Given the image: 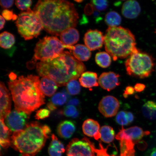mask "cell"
Instances as JSON below:
<instances>
[{
  "mask_svg": "<svg viewBox=\"0 0 156 156\" xmlns=\"http://www.w3.org/2000/svg\"><path fill=\"white\" fill-rule=\"evenodd\" d=\"M34 11L41 21L45 30L56 36L66 29L75 28L79 18L73 4L64 0L39 1Z\"/></svg>",
  "mask_w": 156,
  "mask_h": 156,
  "instance_id": "1",
  "label": "cell"
},
{
  "mask_svg": "<svg viewBox=\"0 0 156 156\" xmlns=\"http://www.w3.org/2000/svg\"><path fill=\"white\" fill-rule=\"evenodd\" d=\"M85 66L72 55L63 51L57 57L37 64V73L41 77L53 80L58 87L67 85L72 80H77L86 70Z\"/></svg>",
  "mask_w": 156,
  "mask_h": 156,
  "instance_id": "2",
  "label": "cell"
},
{
  "mask_svg": "<svg viewBox=\"0 0 156 156\" xmlns=\"http://www.w3.org/2000/svg\"><path fill=\"white\" fill-rule=\"evenodd\" d=\"M40 82L38 76L33 75L21 76L9 82L16 110L30 115L44 104V95L40 89Z\"/></svg>",
  "mask_w": 156,
  "mask_h": 156,
  "instance_id": "3",
  "label": "cell"
},
{
  "mask_svg": "<svg viewBox=\"0 0 156 156\" xmlns=\"http://www.w3.org/2000/svg\"><path fill=\"white\" fill-rule=\"evenodd\" d=\"M51 132L48 126L28 123L23 129L13 132L10 146L22 156H35L44 147Z\"/></svg>",
  "mask_w": 156,
  "mask_h": 156,
  "instance_id": "4",
  "label": "cell"
},
{
  "mask_svg": "<svg viewBox=\"0 0 156 156\" xmlns=\"http://www.w3.org/2000/svg\"><path fill=\"white\" fill-rule=\"evenodd\" d=\"M105 50L114 61L124 58L139 51L135 36L128 29L121 27H109L104 36Z\"/></svg>",
  "mask_w": 156,
  "mask_h": 156,
  "instance_id": "5",
  "label": "cell"
},
{
  "mask_svg": "<svg viewBox=\"0 0 156 156\" xmlns=\"http://www.w3.org/2000/svg\"><path fill=\"white\" fill-rule=\"evenodd\" d=\"M155 63L151 55L140 51L133 54L126 62L127 73L132 77L144 79L154 71Z\"/></svg>",
  "mask_w": 156,
  "mask_h": 156,
  "instance_id": "6",
  "label": "cell"
},
{
  "mask_svg": "<svg viewBox=\"0 0 156 156\" xmlns=\"http://www.w3.org/2000/svg\"><path fill=\"white\" fill-rule=\"evenodd\" d=\"M73 46L64 44L57 37L46 36L37 42L34 49V59L41 61L52 59L57 57L63 51L64 49L73 50Z\"/></svg>",
  "mask_w": 156,
  "mask_h": 156,
  "instance_id": "7",
  "label": "cell"
},
{
  "mask_svg": "<svg viewBox=\"0 0 156 156\" xmlns=\"http://www.w3.org/2000/svg\"><path fill=\"white\" fill-rule=\"evenodd\" d=\"M15 23L19 34L25 40L37 37L44 29L40 18L30 9L20 13Z\"/></svg>",
  "mask_w": 156,
  "mask_h": 156,
  "instance_id": "8",
  "label": "cell"
},
{
  "mask_svg": "<svg viewBox=\"0 0 156 156\" xmlns=\"http://www.w3.org/2000/svg\"><path fill=\"white\" fill-rule=\"evenodd\" d=\"M95 146L88 138H74L66 148V156H95Z\"/></svg>",
  "mask_w": 156,
  "mask_h": 156,
  "instance_id": "9",
  "label": "cell"
},
{
  "mask_svg": "<svg viewBox=\"0 0 156 156\" xmlns=\"http://www.w3.org/2000/svg\"><path fill=\"white\" fill-rule=\"evenodd\" d=\"M30 115L16 109L11 111L5 119L6 125L12 132L20 131L24 129L27 125Z\"/></svg>",
  "mask_w": 156,
  "mask_h": 156,
  "instance_id": "10",
  "label": "cell"
},
{
  "mask_svg": "<svg viewBox=\"0 0 156 156\" xmlns=\"http://www.w3.org/2000/svg\"><path fill=\"white\" fill-rule=\"evenodd\" d=\"M120 107V103L115 97L107 95L101 99L98 105V110L106 118L115 116Z\"/></svg>",
  "mask_w": 156,
  "mask_h": 156,
  "instance_id": "11",
  "label": "cell"
},
{
  "mask_svg": "<svg viewBox=\"0 0 156 156\" xmlns=\"http://www.w3.org/2000/svg\"><path fill=\"white\" fill-rule=\"evenodd\" d=\"M150 134L149 131H144L142 128L137 126L127 129H124L122 126V129L116 134L115 138L120 141L122 140H130L135 144L139 142L144 136Z\"/></svg>",
  "mask_w": 156,
  "mask_h": 156,
  "instance_id": "12",
  "label": "cell"
},
{
  "mask_svg": "<svg viewBox=\"0 0 156 156\" xmlns=\"http://www.w3.org/2000/svg\"><path fill=\"white\" fill-rule=\"evenodd\" d=\"M84 41L85 45L90 51L98 50L102 47L104 36L97 30H89L85 34Z\"/></svg>",
  "mask_w": 156,
  "mask_h": 156,
  "instance_id": "13",
  "label": "cell"
},
{
  "mask_svg": "<svg viewBox=\"0 0 156 156\" xmlns=\"http://www.w3.org/2000/svg\"><path fill=\"white\" fill-rule=\"evenodd\" d=\"M120 75L112 72L103 73L99 77V85L103 89L110 91L120 84Z\"/></svg>",
  "mask_w": 156,
  "mask_h": 156,
  "instance_id": "14",
  "label": "cell"
},
{
  "mask_svg": "<svg viewBox=\"0 0 156 156\" xmlns=\"http://www.w3.org/2000/svg\"><path fill=\"white\" fill-rule=\"evenodd\" d=\"M1 90V118L4 119L11 112V98L8 90L4 83H0Z\"/></svg>",
  "mask_w": 156,
  "mask_h": 156,
  "instance_id": "15",
  "label": "cell"
},
{
  "mask_svg": "<svg viewBox=\"0 0 156 156\" xmlns=\"http://www.w3.org/2000/svg\"><path fill=\"white\" fill-rule=\"evenodd\" d=\"M141 12L139 3L135 1H128L122 5V12L126 18L134 19L136 18Z\"/></svg>",
  "mask_w": 156,
  "mask_h": 156,
  "instance_id": "16",
  "label": "cell"
},
{
  "mask_svg": "<svg viewBox=\"0 0 156 156\" xmlns=\"http://www.w3.org/2000/svg\"><path fill=\"white\" fill-rule=\"evenodd\" d=\"M82 129L84 134L87 136L98 140L101 138L100 125L97 121L88 119L84 122Z\"/></svg>",
  "mask_w": 156,
  "mask_h": 156,
  "instance_id": "17",
  "label": "cell"
},
{
  "mask_svg": "<svg viewBox=\"0 0 156 156\" xmlns=\"http://www.w3.org/2000/svg\"><path fill=\"white\" fill-rule=\"evenodd\" d=\"M60 37V41L64 44L68 46H73L79 41V33L76 29L70 28L62 32Z\"/></svg>",
  "mask_w": 156,
  "mask_h": 156,
  "instance_id": "18",
  "label": "cell"
},
{
  "mask_svg": "<svg viewBox=\"0 0 156 156\" xmlns=\"http://www.w3.org/2000/svg\"><path fill=\"white\" fill-rule=\"evenodd\" d=\"M76 130V126L73 122L64 121L58 124L57 132L60 137L67 139L71 138Z\"/></svg>",
  "mask_w": 156,
  "mask_h": 156,
  "instance_id": "19",
  "label": "cell"
},
{
  "mask_svg": "<svg viewBox=\"0 0 156 156\" xmlns=\"http://www.w3.org/2000/svg\"><path fill=\"white\" fill-rule=\"evenodd\" d=\"M98 80L97 74L90 71L84 72L79 79L81 86L87 88L98 87Z\"/></svg>",
  "mask_w": 156,
  "mask_h": 156,
  "instance_id": "20",
  "label": "cell"
},
{
  "mask_svg": "<svg viewBox=\"0 0 156 156\" xmlns=\"http://www.w3.org/2000/svg\"><path fill=\"white\" fill-rule=\"evenodd\" d=\"M58 87L55 82L48 77H43L40 80V89L44 95L47 96H53L57 90Z\"/></svg>",
  "mask_w": 156,
  "mask_h": 156,
  "instance_id": "21",
  "label": "cell"
},
{
  "mask_svg": "<svg viewBox=\"0 0 156 156\" xmlns=\"http://www.w3.org/2000/svg\"><path fill=\"white\" fill-rule=\"evenodd\" d=\"M12 133V132L6 125L5 119L1 118L0 144L3 149H7L11 146Z\"/></svg>",
  "mask_w": 156,
  "mask_h": 156,
  "instance_id": "22",
  "label": "cell"
},
{
  "mask_svg": "<svg viewBox=\"0 0 156 156\" xmlns=\"http://www.w3.org/2000/svg\"><path fill=\"white\" fill-rule=\"evenodd\" d=\"M72 51L74 57L80 61H87L91 58V51L85 45H76Z\"/></svg>",
  "mask_w": 156,
  "mask_h": 156,
  "instance_id": "23",
  "label": "cell"
},
{
  "mask_svg": "<svg viewBox=\"0 0 156 156\" xmlns=\"http://www.w3.org/2000/svg\"><path fill=\"white\" fill-rule=\"evenodd\" d=\"M65 151L63 144L54 134H52L51 141L48 148L50 156H62Z\"/></svg>",
  "mask_w": 156,
  "mask_h": 156,
  "instance_id": "24",
  "label": "cell"
},
{
  "mask_svg": "<svg viewBox=\"0 0 156 156\" xmlns=\"http://www.w3.org/2000/svg\"><path fill=\"white\" fill-rule=\"evenodd\" d=\"M142 112L144 116L149 120L156 119V102L151 101L146 102L142 107Z\"/></svg>",
  "mask_w": 156,
  "mask_h": 156,
  "instance_id": "25",
  "label": "cell"
},
{
  "mask_svg": "<svg viewBox=\"0 0 156 156\" xmlns=\"http://www.w3.org/2000/svg\"><path fill=\"white\" fill-rule=\"evenodd\" d=\"M134 142L130 140H120V156H134Z\"/></svg>",
  "mask_w": 156,
  "mask_h": 156,
  "instance_id": "26",
  "label": "cell"
},
{
  "mask_svg": "<svg viewBox=\"0 0 156 156\" xmlns=\"http://www.w3.org/2000/svg\"><path fill=\"white\" fill-rule=\"evenodd\" d=\"M101 139L106 143H110L114 140L115 131L112 127L108 126H103L100 130Z\"/></svg>",
  "mask_w": 156,
  "mask_h": 156,
  "instance_id": "27",
  "label": "cell"
},
{
  "mask_svg": "<svg viewBox=\"0 0 156 156\" xmlns=\"http://www.w3.org/2000/svg\"><path fill=\"white\" fill-rule=\"evenodd\" d=\"M15 37L10 33L4 32L0 34V46L3 48H10L15 44Z\"/></svg>",
  "mask_w": 156,
  "mask_h": 156,
  "instance_id": "28",
  "label": "cell"
},
{
  "mask_svg": "<svg viewBox=\"0 0 156 156\" xmlns=\"http://www.w3.org/2000/svg\"><path fill=\"white\" fill-rule=\"evenodd\" d=\"M111 56L110 55L106 52H98L95 55V62L99 67L107 68L110 66L112 63Z\"/></svg>",
  "mask_w": 156,
  "mask_h": 156,
  "instance_id": "29",
  "label": "cell"
},
{
  "mask_svg": "<svg viewBox=\"0 0 156 156\" xmlns=\"http://www.w3.org/2000/svg\"><path fill=\"white\" fill-rule=\"evenodd\" d=\"M105 22L109 27H118L121 23V17L116 12L110 11L105 16Z\"/></svg>",
  "mask_w": 156,
  "mask_h": 156,
  "instance_id": "30",
  "label": "cell"
},
{
  "mask_svg": "<svg viewBox=\"0 0 156 156\" xmlns=\"http://www.w3.org/2000/svg\"><path fill=\"white\" fill-rule=\"evenodd\" d=\"M80 84L77 80H73L70 81L67 84V89L70 95H76L80 92Z\"/></svg>",
  "mask_w": 156,
  "mask_h": 156,
  "instance_id": "31",
  "label": "cell"
},
{
  "mask_svg": "<svg viewBox=\"0 0 156 156\" xmlns=\"http://www.w3.org/2000/svg\"><path fill=\"white\" fill-rule=\"evenodd\" d=\"M67 97L64 93H58L54 94L51 99V102L55 106H62L65 104Z\"/></svg>",
  "mask_w": 156,
  "mask_h": 156,
  "instance_id": "32",
  "label": "cell"
},
{
  "mask_svg": "<svg viewBox=\"0 0 156 156\" xmlns=\"http://www.w3.org/2000/svg\"><path fill=\"white\" fill-rule=\"evenodd\" d=\"M116 121L119 124L122 126L128 125L129 124L128 122L126 112L121 111L117 114Z\"/></svg>",
  "mask_w": 156,
  "mask_h": 156,
  "instance_id": "33",
  "label": "cell"
},
{
  "mask_svg": "<svg viewBox=\"0 0 156 156\" xmlns=\"http://www.w3.org/2000/svg\"><path fill=\"white\" fill-rule=\"evenodd\" d=\"M91 3L96 10L100 11H105L108 7V2L107 1H92Z\"/></svg>",
  "mask_w": 156,
  "mask_h": 156,
  "instance_id": "34",
  "label": "cell"
},
{
  "mask_svg": "<svg viewBox=\"0 0 156 156\" xmlns=\"http://www.w3.org/2000/svg\"><path fill=\"white\" fill-rule=\"evenodd\" d=\"M63 113L64 115L67 117L75 118L78 116V112L76 108L73 105H67L64 108Z\"/></svg>",
  "mask_w": 156,
  "mask_h": 156,
  "instance_id": "35",
  "label": "cell"
},
{
  "mask_svg": "<svg viewBox=\"0 0 156 156\" xmlns=\"http://www.w3.org/2000/svg\"><path fill=\"white\" fill-rule=\"evenodd\" d=\"M32 2L30 0L27 1H21L18 0L15 1V5L17 8L22 11H27L30 9V7L32 4Z\"/></svg>",
  "mask_w": 156,
  "mask_h": 156,
  "instance_id": "36",
  "label": "cell"
},
{
  "mask_svg": "<svg viewBox=\"0 0 156 156\" xmlns=\"http://www.w3.org/2000/svg\"><path fill=\"white\" fill-rule=\"evenodd\" d=\"M50 112L49 110L46 108H42L37 111L35 115L36 119L42 120L49 116Z\"/></svg>",
  "mask_w": 156,
  "mask_h": 156,
  "instance_id": "37",
  "label": "cell"
},
{
  "mask_svg": "<svg viewBox=\"0 0 156 156\" xmlns=\"http://www.w3.org/2000/svg\"><path fill=\"white\" fill-rule=\"evenodd\" d=\"M2 15L3 18L7 20H11L12 19L13 20H16L18 17L16 15L13 14L12 11L8 9L4 10Z\"/></svg>",
  "mask_w": 156,
  "mask_h": 156,
  "instance_id": "38",
  "label": "cell"
},
{
  "mask_svg": "<svg viewBox=\"0 0 156 156\" xmlns=\"http://www.w3.org/2000/svg\"><path fill=\"white\" fill-rule=\"evenodd\" d=\"M99 149H97L94 147V151L96 154V156H115L114 155H110L107 153V149L103 147L102 144L99 143Z\"/></svg>",
  "mask_w": 156,
  "mask_h": 156,
  "instance_id": "39",
  "label": "cell"
},
{
  "mask_svg": "<svg viewBox=\"0 0 156 156\" xmlns=\"http://www.w3.org/2000/svg\"><path fill=\"white\" fill-rule=\"evenodd\" d=\"M14 1H1L0 4L2 7L4 9H9L13 5L14 3Z\"/></svg>",
  "mask_w": 156,
  "mask_h": 156,
  "instance_id": "40",
  "label": "cell"
},
{
  "mask_svg": "<svg viewBox=\"0 0 156 156\" xmlns=\"http://www.w3.org/2000/svg\"><path fill=\"white\" fill-rule=\"evenodd\" d=\"M134 88L131 86H128L126 88L123 94L124 97L126 98H127L128 95L133 94L134 93Z\"/></svg>",
  "mask_w": 156,
  "mask_h": 156,
  "instance_id": "41",
  "label": "cell"
},
{
  "mask_svg": "<svg viewBox=\"0 0 156 156\" xmlns=\"http://www.w3.org/2000/svg\"><path fill=\"white\" fill-rule=\"evenodd\" d=\"M146 88L145 85L144 84L138 83L136 84L134 86L135 90L138 92H141L144 91Z\"/></svg>",
  "mask_w": 156,
  "mask_h": 156,
  "instance_id": "42",
  "label": "cell"
},
{
  "mask_svg": "<svg viewBox=\"0 0 156 156\" xmlns=\"http://www.w3.org/2000/svg\"><path fill=\"white\" fill-rule=\"evenodd\" d=\"M144 156H156V148L149 150L146 152Z\"/></svg>",
  "mask_w": 156,
  "mask_h": 156,
  "instance_id": "43",
  "label": "cell"
},
{
  "mask_svg": "<svg viewBox=\"0 0 156 156\" xmlns=\"http://www.w3.org/2000/svg\"><path fill=\"white\" fill-rule=\"evenodd\" d=\"M127 116L128 119L129 124L131 123L134 120V116L133 114L130 112H126Z\"/></svg>",
  "mask_w": 156,
  "mask_h": 156,
  "instance_id": "44",
  "label": "cell"
},
{
  "mask_svg": "<svg viewBox=\"0 0 156 156\" xmlns=\"http://www.w3.org/2000/svg\"><path fill=\"white\" fill-rule=\"evenodd\" d=\"M79 101L76 99H72L69 101L67 105H73V106H76L79 104Z\"/></svg>",
  "mask_w": 156,
  "mask_h": 156,
  "instance_id": "45",
  "label": "cell"
},
{
  "mask_svg": "<svg viewBox=\"0 0 156 156\" xmlns=\"http://www.w3.org/2000/svg\"><path fill=\"white\" fill-rule=\"evenodd\" d=\"M48 107L49 110L51 111H53L55 110L56 108V106L51 102L48 103Z\"/></svg>",
  "mask_w": 156,
  "mask_h": 156,
  "instance_id": "46",
  "label": "cell"
},
{
  "mask_svg": "<svg viewBox=\"0 0 156 156\" xmlns=\"http://www.w3.org/2000/svg\"><path fill=\"white\" fill-rule=\"evenodd\" d=\"M0 19H1V25H0V29L2 30V29H3L4 27L5 23V20L4 18H3V17L2 15L0 16Z\"/></svg>",
  "mask_w": 156,
  "mask_h": 156,
  "instance_id": "47",
  "label": "cell"
},
{
  "mask_svg": "<svg viewBox=\"0 0 156 156\" xmlns=\"http://www.w3.org/2000/svg\"><path fill=\"white\" fill-rule=\"evenodd\" d=\"M155 33H156V31H155Z\"/></svg>",
  "mask_w": 156,
  "mask_h": 156,
  "instance_id": "48",
  "label": "cell"
},
{
  "mask_svg": "<svg viewBox=\"0 0 156 156\" xmlns=\"http://www.w3.org/2000/svg\"></svg>",
  "mask_w": 156,
  "mask_h": 156,
  "instance_id": "49",
  "label": "cell"
},
{
  "mask_svg": "<svg viewBox=\"0 0 156 156\" xmlns=\"http://www.w3.org/2000/svg\"></svg>",
  "mask_w": 156,
  "mask_h": 156,
  "instance_id": "50",
  "label": "cell"
}]
</instances>
